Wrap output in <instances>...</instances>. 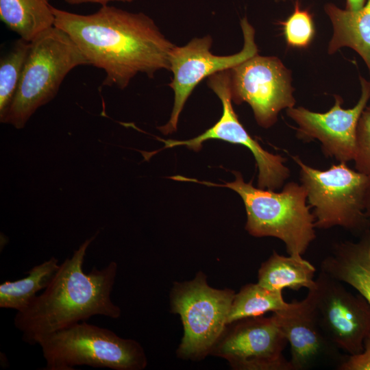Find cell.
<instances>
[{
	"label": "cell",
	"mask_w": 370,
	"mask_h": 370,
	"mask_svg": "<svg viewBox=\"0 0 370 370\" xmlns=\"http://www.w3.org/2000/svg\"><path fill=\"white\" fill-rule=\"evenodd\" d=\"M54 26L66 33L92 65L105 73L103 85L121 90L139 73L149 77L170 70L169 55L175 46L154 21L143 12L101 5L81 14L52 5Z\"/></svg>",
	"instance_id": "1"
},
{
	"label": "cell",
	"mask_w": 370,
	"mask_h": 370,
	"mask_svg": "<svg viewBox=\"0 0 370 370\" xmlns=\"http://www.w3.org/2000/svg\"><path fill=\"white\" fill-rule=\"evenodd\" d=\"M97 234L86 240L71 258L60 264L48 286L14 319L22 339L34 345L36 337L69 327L94 315L112 319L121 316L110 293L117 264L110 262L102 269L83 271L86 250Z\"/></svg>",
	"instance_id": "2"
},
{
	"label": "cell",
	"mask_w": 370,
	"mask_h": 370,
	"mask_svg": "<svg viewBox=\"0 0 370 370\" xmlns=\"http://www.w3.org/2000/svg\"><path fill=\"white\" fill-rule=\"evenodd\" d=\"M233 173V182L221 184L182 175L171 179L233 190L243 201L247 214L245 230L250 235L277 238L284 243L288 255L302 256L316 238L314 217L304 186L291 182L281 191L275 192L256 188L252 180L245 182L240 172Z\"/></svg>",
	"instance_id": "3"
},
{
	"label": "cell",
	"mask_w": 370,
	"mask_h": 370,
	"mask_svg": "<svg viewBox=\"0 0 370 370\" xmlns=\"http://www.w3.org/2000/svg\"><path fill=\"white\" fill-rule=\"evenodd\" d=\"M83 65H89L88 60L64 31L53 26L40 34L31 41L18 86L1 122L24 127L38 108L56 97L66 76Z\"/></svg>",
	"instance_id": "4"
},
{
	"label": "cell",
	"mask_w": 370,
	"mask_h": 370,
	"mask_svg": "<svg viewBox=\"0 0 370 370\" xmlns=\"http://www.w3.org/2000/svg\"><path fill=\"white\" fill-rule=\"evenodd\" d=\"M45 370H73L77 365L114 370H142L147 359L142 346L112 331L86 322L38 336Z\"/></svg>",
	"instance_id": "5"
},
{
	"label": "cell",
	"mask_w": 370,
	"mask_h": 370,
	"mask_svg": "<svg viewBox=\"0 0 370 370\" xmlns=\"http://www.w3.org/2000/svg\"><path fill=\"white\" fill-rule=\"evenodd\" d=\"M293 160L299 169V180L314 217L316 228L339 226L360 235L370 227L365 214V200L370 178L346 162L320 170L304 163L297 156Z\"/></svg>",
	"instance_id": "6"
},
{
	"label": "cell",
	"mask_w": 370,
	"mask_h": 370,
	"mask_svg": "<svg viewBox=\"0 0 370 370\" xmlns=\"http://www.w3.org/2000/svg\"><path fill=\"white\" fill-rule=\"evenodd\" d=\"M233 290L210 286L201 271L190 281L175 282L171 308L180 316L184 335L177 350L180 358L200 360L210 352L225 327L235 295Z\"/></svg>",
	"instance_id": "7"
},
{
	"label": "cell",
	"mask_w": 370,
	"mask_h": 370,
	"mask_svg": "<svg viewBox=\"0 0 370 370\" xmlns=\"http://www.w3.org/2000/svg\"><path fill=\"white\" fill-rule=\"evenodd\" d=\"M244 45L242 50L230 56H217L210 51V35L194 38L182 47L175 46L169 55L173 78L169 86L174 92V103L167 123L158 127L164 134L176 131L180 113L194 88L203 79L219 71L228 70L258 54L255 29L246 16L241 20Z\"/></svg>",
	"instance_id": "8"
},
{
	"label": "cell",
	"mask_w": 370,
	"mask_h": 370,
	"mask_svg": "<svg viewBox=\"0 0 370 370\" xmlns=\"http://www.w3.org/2000/svg\"><path fill=\"white\" fill-rule=\"evenodd\" d=\"M208 86L221 101L223 112L219 121L197 137L189 140H177L156 138L164 144V147L153 152L143 153L145 159L164 149L185 146L199 151L204 142L217 139L232 144L241 145L252 153L258 170V187L275 190L284 185L291 171L285 165L286 159L282 156L265 150L254 139L239 121L232 107L230 86L229 69L216 73L208 77Z\"/></svg>",
	"instance_id": "9"
},
{
	"label": "cell",
	"mask_w": 370,
	"mask_h": 370,
	"mask_svg": "<svg viewBox=\"0 0 370 370\" xmlns=\"http://www.w3.org/2000/svg\"><path fill=\"white\" fill-rule=\"evenodd\" d=\"M232 100L247 103L257 123L273 126L279 113L295 106L291 72L277 57L256 54L229 69Z\"/></svg>",
	"instance_id": "10"
},
{
	"label": "cell",
	"mask_w": 370,
	"mask_h": 370,
	"mask_svg": "<svg viewBox=\"0 0 370 370\" xmlns=\"http://www.w3.org/2000/svg\"><path fill=\"white\" fill-rule=\"evenodd\" d=\"M320 325L330 341L348 356L363 351L370 332V305L360 294L321 271L308 290Z\"/></svg>",
	"instance_id": "11"
},
{
	"label": "cell",
	"mask_w": 370,
	"mask_h": 370,
	"mask_svg": "<svg viewBox=\"0 0 370 370\" xmlns=\"http://www.w3.org/2000/svg\"><path fill=\"white\" fill-rule=\"evenodd\" d=\"M288 343L273 317H251L225 327L210 354L236 370H293L283 352Z\"/></svg>",
	"instance_id": "12"
},
{
	"label": "cell",
	"mask_w": 370,
	"mask_h": 370,
	"mask_svg": "<svg viewBox=\"0 0 370 370\" xmlns=\"http://www.w3.org/2000/svg\"><path fill=\"white\" fill-rule=\"evenodd\" d=\"M360 96L351 108H342L343 99L334 96V104L327 112L310 111L302 106L286 109L297 125V137L306 142L317 140L322 153L338 162L352 161L356 152V130L360 117L370 99V81L359 76Z\"/></svg>",
	"instance_id": "13"
},
{
	"label": "cell",
	"mask_w": 370,
	"mask_h": 370,
	"mask_svg": "<svg viewBox=\"0 0 370 370\" xmlns=\"http://www.w3.org/2000/svg\"><path fill=\"white\" fill-rule=\"evenodd\" d=\"M272 316L290 343L293 370H307L333 362L338 366L345 359L323 332L308 295Z\"/></svg>",
	"instance_id": "14"
},
{
	"label": "cell",
	"mask_w": 370,
	"mask_h": 370,
	"mask_svg": "<svg viewBox=\"0 0 370 370\" xmlns=\"http://www.w3.org/2000/svg\"><path fill=\"white\" fill-rule=\"evenodd\" d=\"M321 271L352 286L370 305V227L356 242L335 244L321 262Z\"/></svg>",
	"instance_id": "15"
},
{
	"label": "cell",
	"mask_w": 370,
	"mask_h": 370,
	"mask_svg": "<svg viewBox=\"0 0 370 370\" xmlns=\"http://www.w3.org/2000/svg\"><path fill=\"white\" fill-rule=\"evenodd\" d=\"M324 10L332 25L333 34L328 53L342 47L354 50L364 60L370 75V0L358 11L350 12L328 3Z\"/></svg>",
	"instance_id": "16"
},
{
	"label": "cell",
	"mask_w": 370,
	"mask_h": 370,
	"mask_svg": "<svg viewBox=\"0 0 370 370\" xmlns=\"http://www.w3.org/2000/svg\"><path fill=\"white\" fill-rule=\"evenodd\" d=\"M316 269L302 256H285L273 251L258 270V283L271 290L282 291L288 288L299 291L308 290L315 284Z\"/></svg>",
	"instance_id": "17"
},
{
	"label": "cell",
	"mask_w": 370,
	"mask_h": 370,
	"mask_svg": "<svg viewBox=\"0 0 370 370\" xmlns=\"http://www.w3.org/2000/svg\"><path fill=\"white\" fill-rule=\"evenodd\" d=\"M50 0H0V19L19 38L31 42L54 26Z\"/></svg>",
	"instance_id": "18"
},
{
	"label": "cell",
	"mask_w": 370,
	"mask_h": 370,
	"mask_svg": "<svg viewBox=\"0 0 370 370\" xmlns=\"http://www.w3.org/2000/svg\"><path fill=\"white\" fill-rule=\"evenodd\" d=\"M60 267L58 260L51 257L32 267L27 276L0 284V307L23 310L36 297V294L46 288Z\"/></svg>",
	"instance_id": "19"
},
{
	"label": "cell",
	"mask_w": 370,
	"mask_h": 370,
	"mask_svg": "<svg viewBox=\"0 0 370 370\" xmlns=\"http://www.w3.org/2000/svg\"><path fill=\"white\" fill-rule=\"evenodd\" d=\"M282 291L271 290L256 284L244 285L235 293L227 319V325L244 318L262 316L268 312L285 309Z\"/></svg>",
	"instance_id": "20"
},
{
	"label": "cell",
	"mask_w": 370,
	"mask_h": 370,
	"mask_svg": "<svg viewBox=\"0 0 370 370\" xmlns=\"http://www.w3.org/2000/svg\"><path fill=\"white\" fill-rule=\"evenodd\" d=\"M31 42L21 38L0 60V117L9 108L16 93Z\"/></svg>",
	"instance_id": "21"
},
{
	"label": "cell",
	"mask_w": 370,
	"mask_h": 370,
	"mask_svg": "<svg viewBox=\"0 0 370 370\" xmlns=\"http://www.w3.org/2000/svg\"><path fill=\"white\" fill-rule=\"evenodd\" d=\"M299 1L296 0L291 15L280 24L289 47L305 49L314 39L315 27L312 14L308 9L302 8Z\"/></svg>",
	"instance_id": "22"
},
{
	"label": "cell",
	"mask_w": 370,
	"mask_h": 370,
	"mask_svg": "<svg viewBox=\"0 0 370 370\" xmlns=\"http://www.w3.org/2000/svg\"><path fill=\"white\" fill-rule=\"evenodd\" d=\"M355 169L370 178V105L363 110L356 130Z\"/></svg>",
	"instance_id": "23"
},
{
	"label": "cell",
	"mask_w": 370,
	"mask_h": 370,
	"mask_svg": "<svg viewBox=\"0 0 370 370\" xmlns=\"http://www.w3.org/2000/svg\"><path fill=\"white\" fill-rule=\"evenodd\" d=\"M339 370H370V332L364 341L363 351L348 356L337 367Z\"/></svg>",
	"instance_id": "24"
},
{
	"label": "cell",
	"mask_w": 370,
	"mask_h": 370,
	"mask_svg": "<svg viewBox=\"0 0 370 370\" xmlns=\"http://www.w3.org/2000/svg\"><path fill=\"white\" fill-rule=\"evenodd\" d=\"M69 5H79L84 3H96L101 5H108L110 2L119 1L124 3H131L134 0H63Z\"/></svg>",
	"instance_id": "25"
},
{
	"label": "cell",
	"mask_w": 370,
	"mask_h": 370,
	"mask_svg": "<svg viewBox=\"0 0 370 370\" xmlns=\"http://www.w3.org/2000/svg\"><path fill=\"white\" fill-rule=\"evenodd\" d=\"M368 0H346L345 10L356 12L362 9Z\"/></svg>",
	"instance_id": "26"
},
{
	"label": "cell",
	"mask_w": 370,
	"mask_h": 370,
	"mask_svg": "<svg viewBox=\"0 0 370 370\" xmlns=\"http://www.w3.org/2000/svg\"><path fill=\"white\" fill-rule=\"evenodd\" d=\"M365 212L367 218L370 219V185L367 193Z\"/></svg>",
	"instance_id": "27"
},
{
	"label": "cell",
	"mask_w": 370,
	"mask_h": 370,
	"mask_svg": "<svg viewBox=\"0 0 370 370\" xmlns=\"http://www.w3.org/2000/svg\"><path fill=\"white\" fill-rule=\"evenodd\" d=\"M278 1H288V0H277Z\"/></svg>",
	"instance_id": "28"
}]
</instances>
